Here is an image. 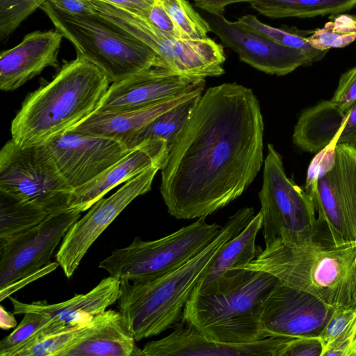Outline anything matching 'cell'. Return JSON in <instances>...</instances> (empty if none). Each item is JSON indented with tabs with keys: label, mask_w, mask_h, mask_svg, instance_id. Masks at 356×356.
Returning <instances> with one entry per match:
<instances>
[{
	"label": "cell",
	"mask_w": 356,
	"mask_h": 356,
	"mask_svg": "<svg viewBox=\"0 0 356 356\" xmlns=\"http://www.w3.org/2000/svg\"><path fill=\"white\" fill-rule=\"evenodd\" d=\"M264 131L250 88L226 83L207 89L161 168L168 213L206 218L240 197L264 163Z\"/></svg>",
	"instance_id": "obj_1"
},
{
	"label": "cell",
	"mask_w": 356,
	"mask_h": 356,
	"mask_svg": "<svg viewBox=\"0 0 356 356\" xmlns=\"http://www.w3.org/2000/svg\"><path fill=\"white\" fill-rule=\"evenodd\" d=\"M254 216L252 207L239 209L200 252L160 277L143 282L121 280L119 312L136 341L181 321L186 302L216 254Z\"/></svg>",
	"instance_id": "obj_2"
},
{
	"label": "cell",
	"mask_w": 356,
	"mask_h": 356,
	"mask_svg": "<svg viewBox=\"0 0 356 356\" xmlns=\"http://www.w3.org/2000/svg\"><path fill=\"white\" fill-rule=\"evenodd\" d=\"M110 82L84 59L65 63L51 81L26 97L12 121L11 140L22 147L40 145L67 132L96 110Z\"/></svg>",
	"instance_id": "obj_3"
},
{
	"label": "cell",
	"mask_w": 356,
	"mask_h": 356,
	"mask_svg": "<svg viewBox=\"0 0 356 356\" xmlns=\"http://www.w3.org/2000/svg\"><path fill=\"white\" fill-rule=\"evenodd\" d=\"M355 254L356 243L337 246L317 240L289 246L275 240L264 249L257 246L256 257L238 269L270 273L334 308L353 307Z\"/></svg>",
	"instance_id": "obj_4"
},
{
	"label": "cell",
	"mask_w": 356,
	"mask_h": 356,
	"mask_svg": "<svg viewBox=\"0 0 356 356\" xmlns=\"http://www.w3.org/2000/svg\"><path fill=\"white\" fill-rule=\"evenodd\" d=\"M40 8L73 44L76 57L96 65L112 83L153 68L172 69L147 44L96 13H69L47 0Z\"/></svg>",
	"instance_id": "obj_5"
},
{
	"label": "cell",
	"mask_w": 356,
	"mask_h": 356,
	"mask_svg": "<svg viewBox=\"0 0 356 356\" xmlns=\"http://www.w3.org/2000/svg\"><path fill=\"white\" fill-rule=\"evenodd\" d=\"M278 282L266 272L248 270L242 281L227 291L192 294L181 321L218 342L241 343L266 339L262 332V313L268 297Z\"/></svg>",
	"instance_id": "obj_6"
},
{
	"label": "cell",
	"mask_w": 356,
	"mask_h": 356,
	"mask_svg": "<svg viewBox=\"0 0 356 356\" xmlns=\"http://www.w3.org/2000/svg\"><path fill=\"white\" fill-rule=\"evenodd\" d=\"M305 191L314 203L325 241L337 246L356 243V147L332 143L317 153Z\"/></svg>",
	"instance_id": "obj_7"
},
{
	"label": "cell",
	"mask_w": 356,
	"mask_h": 356,
	"mask_svg": "<svg viewBox=\"0 0 356 356\" xmlns=\"http://www.w3.org/2000/svg\"><path fill=\"white\" fill-rule=\"evenodd\" d=\"M259 199L265 245L277 240L286 245L302 246L320 240L311 196L286 176L282 156L270 143Z\"/></svg>",
	"instance_id": "obj_8"
},
{
	"label": "cell",
	"mask_w": 356,
	"mask_h": 356,
	"mask_svg": "<svg viewBox=\"0 0 356 356\" xmlns=\"http://www.w3.org/2000/svg\"><path fill=\"white\" fill-rule=\"evenodd\" d=\"M222 227L208 223L205 217L164 237L143 241L136 237L124 248L114 250L99 268L109 275L131 282L160 277L184 264L206 248Z\"/></svg>",
	"instance_id": "obj_9"
},
{
	"label": "cell",
	"mask_w": 356,
	"mask_h": 356,
	"mask_svg": "<svg viewBox=\"0 0 356 356\" xmlns=\"http://www.w3.org/2000/svg\"><path fill=\"white\" fill-rule=\"evenodd\" d=\"M0 191L35 203L49 214L68 211L73 192L44 145L22 147L12 140L0 151Z\"/></svg>",
	"instance_id": "obj_10"
},
{
	"label": "cell",
	"mask_w": 356,
	"mask_h": 356,
	"mask_svg": "<svg viewBox=\"0 0 356 356\" xmlns=\"http://www.w3.org/2000/svg\"><path fill=\"white\" fill-rule=\"evenodd\" d=\"M106 18L152 49L180 74L205 79L225 73L223 46L209 37L195 40L170 36L147 17L115 5L108 8Z\"/></svg>",
	"instance_id": "obj_11"
},
{
	"label": "cell",
	"mask_w": 356,
	"mask_h": 356,
	"mask_svg": "<svg viewBox=\"0 0 356 356\" xmlns=\"http://www.w3.org/2000/svg\"><path fill=\"white\" fill-rule=\"evenodd\" d=\"M159 167L150 168L130 179L115 193L95 203L65 233L56 254L65 275L70 278L82 259L102 232L138 196L151 190Z\"/></svg>",
	"instance_id": "obj_12"
},
{
	"label": "cell",
	"mask_w": 356,
	"mask_h": 356,
	"mask_svg": "<svg viewBox=\"0 0 356 356\" xmlns=\"http://www.w3.org/2000/svg\"><path fill=\"white\" fill-rule=\"evenodd\" d=\"M81 213L66 211L49 215L30 229L0 243V289L50 263L52 254Z\"/></svg>",
	"instance_id": "obj_13"
},
{
	"label": "cell",
	"mask_w": 356,
	"mask_h": 356,
	"mask_svg": "<svg viewBox=\"0 0 356 356\" xmlns=\"http://www.w3.org/2000/svg\"><path fill=\"white\" fill-rule=\"evenodd\" d=\"M44 146L73 191L99 177L131 149L119 140L70 131L54 138Z\"/></svg>",
	"instance_id": "obj_14"
},
{
	"label": "cell",
	"mask_w": 356,
	"mask_h": 356,
	"mask_svg": "<svg viewBox=\"0 0 356 356\" xmlns=\"http://www.w3.org/2000/svg\"><path fill=\"white\" fill-rule=\"evenodd\" d=\"M334 309L312 294L279 282L264 305V336L318 337Z\"/></svg>",
	"instance_id": "obj_15"
},
{
	"label": "cell",
	"mask_w": 356,
	"mask_h": 356,
	"mask_svg": "<svg viewBox=\"0 0 356 356\" xmlns=\"http://www.w3.org/2000/svg\"><path fill=\"white\" fill-rule=\"evenodd\" d=\"M211 32L227 47L235 51L240 60L268 74L282 76L300 66L313 63L303 51L281 44L271 38L247 29L222 15H207Z\"/></svg>",
	"instance_id": "obj_16"
},
{
	"label": "cell",
	"mask_w": 356,
	"mask_h": 356,
	"mask_svg": "<svg viewBox=\"0 0 356 356\" xmlns=\"http://www.w3.org/2000/svg\"><path fill=\"white\" fill-rule=\"evenodd\" d=\"M205 79L157 67L113 82L94 112L115 111L153 105L204 86Z\"/></svg>",
	"instance_id": "obj_17"
},
{
	"label": "cell",
	"mask_w": 356,
	"mask_h": 356,
	"mask_svg": "<svg viewBox=\"0 0 356 356\" xmlns=\"http://www.w3.org/2000/svg\"><path fill=\"white\" fill-rule=\"evenodd\" d=\"M166 337L147 342L143 356H282L292 337H270L250 343L211 341L193 326L180 321Z\"/></svg>",
	"instance_id": "obj_18"
},
{
	"label": "cell",
	"mask_w": 356,
	"mask_h": 356,
	"mask_svg": "<svg viewBox=\"0 0 356 356\" xmlns=\"http://www.w3.org/2000/svg\"><path fill=\"white\" fill-rule=\"evenodd\" d=\"M121 280L109 275L104 278L90 291L76 294L72 298L56 304L45 300L25 303L10 297L14 314L33 311L45 316L47 323L31 339L30 341L58 331L69 325H84L94 316L106 310L118 301Z\"/></svg>",
	"instance_id": "obj_19"
},
{
	"label": "cell",
	"mask_w": 356,
	"mask_h": 356,
	"mask_svg": "<svg viewBox=\"0 0 356 356\" xmlns=\"http://www.w3.org/2000/svg\"><path fill=\"white\" fill-rule=\"evenodd\" d=\"M168 153L163 139L143 140L99 177L74 190L68 211H85L119 184L150 168L159 167L161 170Z\"/></svg>",
	"instance_id": "obj_20"
},
{
	"label": "cell",
	"mask_w": 356,
	"mask_h": 356,
	"mask_svg": "<svg viewBox=\"0 0 356 356\" xmlns=\"http://www.w3.org/2000/svg\"><path fill=\"white\" fill-rule=\"evenodd\" d=\"M63 35L58 30L26 34L15 47L0 54V88L13 91L40 74L46 67L57 68Z\"/></svg>",
	"instance_id": "obj_21"
},
{
	"label": "cell",
	"mask_w": 356,
	"mask_h": 356,
	"mask_svg": "<svg viewBox=\"0 0 356 356\" xmlns=\"http://www.w3.org/2000/svg\"><path fill=\"white\" fill-rule=\"evenodd\" d=\"M261 225L262 214L259 211L238 235L221 248L192 294L208 295L222 292L242 281L248 270L238 268L256 257V238Z\"/></svg>",
	"instance_id": "obj_22"
},
{
	"label": "cell",
	"mask_w": 356,
	"mask_h": 356,
	"mask_svg": "<svg viewBox=\"0 0 356 356\" xmlns=\"http://www.w3.org/2000/svg\"><path fill=\"white\" fill-rule=\"evenodd\" d=\"M121 313L105 310L83 327L60 356H143Z\"/></svg>",
	"instance_id": "obj_23"
},
{
	"label": "cell",
	"mask_w": 356,
	"mask_h": 356,
	"mask_svg": "<svg viewBox=\"0 0 356 356\" xmlns=\"http://www.w3.org/2000/svg\"><path fill=\"white\" fill-rule=\"evenodd\" d=\"M204 86L175 98L138 108L93 112L68 131L114 139L124 145L154 118L191 97L202 93Z\"/></svg>",
	"instance_id": "obj_24"
},
{
	"label": "cell",
	"mask_w": 356,
	"mask_h": 356,
	"mask_svg": "<svg viewBox=\"0 0 356 356\" xmlns=\"http://www.w3.org/2000/svg\"><path fill=\"white\" fill-rule=\"evenodd\" d=\"M348 112H343L331 100H323L305 110L294 127V144L303 151L318 153L339 137Z\"/></svg>",
	"instance_id": "obj_25"
},
{
	"label": "cell",
	"mask_w": 356,
	"mask_h": 356,
	"mask_svg": "<svg viewBox=\"0 0 356 356\" xmlns=\"http://www.w3.org/2000/svg\"><path fill=\"white\" fill-rule=\"evenodd\" d=\"M270 18H309L343 13L356 7V0H247Z\"/></svg>",
	"instance_id": "obj_26"
},
{
	"label": "cell",
	"mask_w": 356,
	"mask_h": 356,
	"mask_svg": "<svg viewBox=\"0 0 356 356\" xmlns=\"http://www.w3.org/2000/svg\"><path fill=\"white\" fill-rule=\"evenodd\" d=\"M202 95H196L154 118L127 142V147L133 149L145 140L161 138L166 142L170 152L188 123Z\"/></svg>",
	"instance_id": "obj_27"
},
{
	"label": "cell",
	"mask_w": 356,
	"mask_h": 356,
	"mask_svg": "<svg viewBox=\"0 0 356 356\" xmlns=\"http://www.w3.org/2000/svg\"><path fill=\"white\" fill-rule=\"evenodd\" d=\"M49 215L42 207L0 191V243L38 225Z\"/></svg>",
	"instance_id": "obj_28"
},
{
	"label": "cell",
	"mask_w": 356,
	"mask_h": 356,
	"mask_svg": "<svg viewBox=\"0 0 356 356\" xmlns=\"http://www.w3.org/2000/svg\"><path fill=\"white\" fill-rule=\"evenodd\" d=\"M236 22L241 26L268 37L281 44L305 52L313 63L322 59L328 51L317 50L308 43L306 35L312 34L313 30L273 27L261 22L253 15L241 16Z\"/></svg>",
	"instance_id": "obj_29"
},
{
	"label": "cell",
	"mask_w": 356,
	"mask_h": 356,
	"mask_svg": "<svg viewBox=\"0 0 356 356\" xmlns=\"http://www.w3.org/2000/svg\"><path fill=\"white\" fill-rule=\"evenodd\" d=\"M179 28L190 39H204L211 32L209 22L186 0H161Z\"/></svg>",
	"instance_id": "obj_30"
},
{
	"label": "cell",
	"mask_w": 356,
	"mask_h": 356,
	"mask_svg": "<svg viewBox=\"0 0 356 356\" xmlns=\"http://www.w3.org/2000/svg\"><path fill=\"white\" fill-rule=\"evenodd\" d=\"M88 323L69 325L44 335L17 351L15 356H60L75 340L80 330Z\"/></svg>",
	"instance_id": "obj_31"
},
{
	"label": "cell",
	"mask_w": 356,
	"mask_h": 356,
	"mask_svg": "<svg viewBox=\"0 0 356 356\" xmlns=\"http://www.w3.org/2000/svg\"><path fill=\"white\" fill-rule=\"evenodd\" d=\"M19 324L0 342L1 356H14L31 337L47 323V319L41 313L27 311Z\"/></svg>",
	"instance_id": "obj_32"
},
{
	"label": "cell",
	"mask_w": 356,
	"mask_h": 356,
	"mask_svg": "<svg viewBox=\"0 0 356 356\" xmlns=\"http://www.w3.org/2000/svg\"><path fill=\"white\" fill-rule=\"evenodd\" d=\"M47 0H0V39L6 41Z\"/></svg>",
	"instance_id": "obj_33"
},
{
	"label": "cell",
	"mask_w": 356,
	"mask_h": 356,
	"mask_svg": "<svg viewBox=\"0 0 356 356\" xmlns=\"http://www.w3.org/2000/svg\"><path fill=\"white\" fill-rule=\"evenodd\" d=\"M355 323V307H335L318 337L322 345L321 356L334 342L348 332Z\"/></svg>",
	"instance_id": "obj_34"
},
{
	"label": "cell",
	"mask_w": 356,
	"mask_h": 356,
	"mask_svg": "<svg viewBox=\"0 0 356 356\" xmlns=\"http://www.w3.org/2000/svg\"><path fill=\"white\" fill-rule=\"evenodd\" d=\"M356 40V35H347L335 32L323 26L313 30L312 34L307 36V41L314 49L320 51H328L332 48H343Z\"/></svg>",
	"instance_id": "obj_35"
},
{
	"label": "cell",
	"mask_w": 356,
	"mask_h": 356,
	"mask_svg": "<svg viewBox=\"0 0 356 356\" xmlns=\"http://www.w3.org/2000/svg\"><path fill=\"white\" fill-rule=\"evenodd\" d=\"M330 100L345 113L356 105V66L341 76Z\"/></svg>",
	"instance_id": "obj_36"
},
{
	"label": "cell",
	"mask_w": 356,
	"mask_h": 356,
	"mask_svg": "<svg viewBox=\"0 0 356 356\" xmlns=\"http://www.w3.org/2000/svg\"><path fill=\"white\" fill-rule=\"evenodd\" d=\"M147 19L157 29L170 36L178 39H190L175 24L161 0H157L154 4Z\"/></svg>",
	"instance_id": "obj_37"
},
{
	"label": "cell",
	"mask_w": 356,
	"mask_h": 356,
	"mask_svg": "<svg viewBox=\"0 0 356 356\" xmlns=\"http://www.w3.org/2000/svg\"><path fill=\"white\" fill-rule=\"evenodd\" d=\"M322 345L318 337H292L282 356H321Z\"/></svg>",
	"instance_id": "obj_38"
},
{
	"label": "cell",
	"mask_w": 356,
	"mask_h": 356,
	"mask_svg": "<svg viewBox=\"0 0 356 356\" xmlns=\"http://www.w3.org/2000/svg\"><path fill=\"white\" fill-rule=\"evenodd\" d=\"M325 27L335 32L347 35H356V15L339 13L330 15Z\"/></svg>",
	"instance_id": "obj_39"
},
{
	"label": "cell",
	"mask_w": 356,
	"mask_h": 356,
	"mask_svg": "<svg viewBox=\"0 0 356 356\" xmlns=\"http://www.w3.org/2000/svg\"><path fill=\"white\" fill-rule=\"evenodd\" d=\"M57 261L49 263L38 271L29 275L4 288L0 289V300L2 301L4 298L9 297L15 291L19 290L22 287L26 285L28 283L33 282L34 280L41 277L57 268L58 266Z\"/></svg>",
	"instance_id": "obj_40"
},
{
	"label": "cell",
	"mask_w": 356,
	"mask_h": 356,
	"mask_svg": "<svg viewBox=\"0 0 356 356\" xmlns=\"http://www.w3.org/2000/svg\"><path fill=\"white\" fill-rule=\"evenodd\" d=\"M135 13L147 18L151 8L157 0H99Z\"/></svg>",
	"instance_id": "obj_41"
},
{
	"label": "cell",
	"mask_w": 356,
	"mask_h": 356,
	"mask_svg": "<svg viewBox=\"0 0 356 356\" xmlns=\"http://www.w3.org/2000/svg\"><path fill=\"white\" fill-rule=\"evenodd\" d=\"M63 11L72 14H92L93 8L88 0H47Z\"/></svg>",
	"instance_id": "obj_42"
},
{
	"label": "cell",
	"mask_w": 356,
	"mask_h": 356,
	"mask_svg": "<svg viewBox=\"0 0 356 356\" xmlns=\"http://www.w3.org/2000/svg\"><path fill=\"white\" fill-rule=\"evenodd\" d=\"M246 1L247 0H195V3L196 6L209 14L222 15L228 5Z\"/></svg>",
	"instance_id": "obj_43"
},
{
	"label": "cell",
	"mask_w": 356,
	"mask_h": 356,
	"mask_svg": "<svg viewBox=\"0 0 356 356\" xmlns=\"http://www.w3.org/2000/svg\"><path fill=\"white\" fill-rule=\"evenodd\" d=\"M17 326V321L14 314L6 311L4 307H0V327L3 330H10Z\"/></svg>",
	"instance_id": "obj_44"
},
{
	"label": "cell",
	"mask_w": 356,
	"mask_h": 356,
	"mask_svg": "<svg viewBox=\"0 0 356 356\" xmlns=\"http://www.w3.org/2000/svg\"><path fill=\"white\" fill-rule=\"evenodd\" d=\"M355 289H354L353 296V307L356 309V254H355Z\"/></svg>",
	"instance_id": "obj_45"
}]
</instances>
